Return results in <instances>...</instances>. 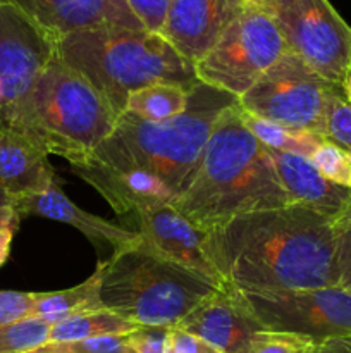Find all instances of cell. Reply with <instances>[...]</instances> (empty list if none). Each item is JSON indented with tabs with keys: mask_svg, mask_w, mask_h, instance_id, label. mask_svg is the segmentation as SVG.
Segmentation results:
<instances>
[{
	"mask_svg": "<svg viewBox=\"0 0 351 353\" xmlns=\"http://www.w3.org/2000/svg\"><path fill=\"white\" fill-rule=\"evenodd\" d=\"M203 250L237 292L339 286L334 217L298 203L234 217L206 231Z\"/></svg>",
	"mask_w": 351,
	"mask_h": 353,
	"instance_id": "obj_1",
	"label": "cell"
},
{
	"mask_svg": "<svg viewBox=\"0 0 351 353\" xmlns=\"http://www.w3.org/2000/svg\"><path fill=\"white\" fill-rule=\"evenodd\" d=\"M291 203L270 152L244 124L237 99L220 112L195 176L171 205L206 233L243 214Z\"/></svg>",
	"mask_w": 351,
	"mask_h": 353,
	"instance_id": "obj_2",
	"label": "cell"
},
{
	"mask_svg": "<svg viewBox=\"0 0 351 353\" xmlns=\"http://www.w3.org/2000/svg\"><path fill=\"white\" fill-rule=\"evenodd\" d=\"M234 102L237 97L198 81L189 90L188 105L178 116L148 121L126 110L112 134L86 162L153 174L178 196L195 176L220 112Z\"/></svg>",
	"mask_w": 351,
	"mask_h": 353,
	"instance_id": "obj_3",
	"label": "cell"
},
{
	"mask_svg": "<svg viewBox=\"0 0 351 353\" xmlns=\"http://www.w3.org/2000/svg\"><path fill=\"white\" fill-rule=\"evenodd\" d=\"M55 55L83 76L116 116L126 112L131 93L171 83L191 90L198 83L195 64L178 54L160 33L103 26L55 40Z\"/></svg>",
	"mask_w": 351,
	"mask_h": 353,
	"instance_id": "obj_4",
	"label": "cell"
},
{
	"mask_svg": "<svg viewBox=\"0 0 351 353\" xmlns=\"http://www.w3.org/2000/svg\"><path fill=\"white\" fill-rule=\"evenodd\" d=\"M117 119L107 100L55 55L2 124L74 165L92 157L116 130Z\"/></svg>",
	"mask_w": 351,
	"mask_h": 353,
	"instance_id": "obj_5",
	"label": "cell"
},
{
	"mask_svg": "<svg viewBox=\"0 0 351 353\" xmlns=\"http://www.w3.org/2000/svg\"><path fill=\"white\" fill-rule=\"evenodd\" d=\"M100 302L140 327H174L222 290L145 243L141 236L102 262Z\"/></svg>",
	"mask_w": 351,
	"mask_h": 353,
	"instance_id": "obj_6",
	"label": "cell"
},
{
	"mask_svg": "<svg viewBox=\"0 0 351 353\" xmlns=\"http://www.w3.org/2000/svg\"><path fill=\"white\" fill-rule=\"evenodd\" d=\"M288 52L272 17L257 0H248L212 50L195 64L196 78L240 99Z\"/></svg>",
	"mask_w": 351,
	"mask_h": 353,
	"instance_id": "obj_7",
	"label": "cell"
},
{
	"mask_svg": "<svg viewBox=\"0 0 351 353\" xmlns=\"http://www.w3.org/2000/svg\"><path fill=\"white\" fill-rule=\"evenodd\" d=\"M292 54L332 85L351 69V26L329 0H257Z\"/></svg>",
	"mask_w": 351,
	"mask_h": 353,
	"instance_id": "obj_8",
	"label": "cell"
},
{
	"mask_svg": "<svg viewBox=\"0 0 351 353\" xmlns=\"http://www.w3.org/2000/svg\"><path fill=\"white\" fill-rule=\"evenodd\" d=\"M334 86L339 85L326 81L298 55L288 52L240 97V105L260 119L326 138L327 99Z\"/></svg>",
	"mask_w": 351,
	"mask_h": 353,
	"instance_id": "obj_9",
	"label": "cell"
},
{
	"mask_svg": "<svg viewBox=\"0 0 351 353\" xmlns=\"http://www.w3.org/2000/svg\"><path fill=\"white\" fill-rule=\"evenodd\" d=\"M236 293L248 314L265 331L296 334L315 343L351 336V293L339 286L288 292L236 290Z\"/></svg>",
	"mask_w": 351,
	"mask_h": 353,
	"instance_id": "obj_10",
	"label": "cell"
},
{
	"mask_svg": "<svg viewBox=\"0 0 351 353\" xmlns=\"http://www.w3.org/2000/svg\"><path fill=\"white\" fill-rule=\"evenodd\" d=\"M55 57V38L21 9L0 0V123Z\"/></svg>",
	"mask_w": 351,
	"mask_h": 353,
	"instance_id": "obj_11",
	"label": "cell"
},
{
	"mask_svg": "<svg viewBox=\"0 0 351 353\" xmlns=\"http://www.w3.org/2000/svg\"><path fill=\"white\" fill-rule=\"evenodd\" d=\"M248 0H171L160 34L196 64L243 12Z\"/></svg>",
	"mask_w": 351,
	"mask_h": 353,
	"instance_id": "obj_12",
	"label": "cell"
},
{
	"mask_svg": "<svg viewBox=\"0 0 351 353\" xmlns=\"http://www.w3.org/2000/svg\"><path fill=\"white\" fill-rule=\"evenodd\" d=\"M134 217H136L138 234L145 243L178 264L184 265L189 271L200 274L212 285L227 288L203 250L206 233L189 223L171 203L143 207L134 212Z\"/></svg>",
	"mask_w": 351,
	"mask_h": 353,
	"instance_id": "obj_13",
	"label": "cell"
},
{
	"mask_svg": "<svg viewBox=\"0 0 351 353\" xmlns=\"http://www.w3.org/2000/svg\"><path fill=\"white\" fill-rule=\"evenodd\" d=\"M176 327L209 341L224 353H250L262 327L237 299L236 290L222 288L203 300Z\"/></svg>",
	"mask_w": 351,
	"mask_h": 353,
	"instance_id": "obj_14",
	"label": "cell"
},
{
	"mask_svg": "<svg viewBox=\"0 0 351 353\" xmlns=\"http://www.w3.org/2000/svg\"><path fill=\"white\" fill-rule=\"evenodd\" d=\"M55 40L65 34L103 26L145 30L143 24L110 0H7Z\"/></svg>",
	"mask_w": 351,
	"mask_h": 353,
	"instance_id": "obj_15",
	"label": "cell"
},
{
	"mask_svg": "<svg viewBox=\"0 0 351 353\" xmlns=\"http://www.w3.org/2000/svg\"><path fill=\"white\" fill-rule=\"evenodd\" d=\"M14 209L24 216H40L45 219L57 221V223L69 224V226L79 230L92 243L100 245L107 243L116 250L123 245L131 243L140 234L138 231H129L116 223L86 212L79 205H76L61 188V181H54L47 190L34 195L21 196L14 200Z\"/></svg>",
	"mask_w": 351,
	"mask_h": 353,
	"instance_id": "obj_16",
	"label": "cell"
},
{
	"mask_svg": "<svg viewBox=\"0 0 351 353\" xmlns=\"http://www.w3.org/2000/svg\"><path fill=\"white\" fill-rule=\"evenodd\" d=\"M71 171L95 188L117 214H134L143 207L172 203L176 199L167 185L143 171H116L92 162L71 165Z\"/></svg>",
	"mask_w": 351,
	"mask_h": 353,
	"instance_id": "obj_17",
	"label": "cell"
},
{
	"mask_svg": "<svg viewBox=\"0 0 351 353\" xmlns=\"http://www.w3.org/2000/svg\"><path fill=\"white\" fill-rule=\"evenodd\" d=\"M48 154L21 131L0 128V186L12 196L34 195L57 181Z\"/></svg>",
	"mask_w": 351,
	"mask_h": 353,
	"instance_id": "obj_18",
	"label": "cell"
},
{
	"mask_svg": "<svg viewBox=\"0 0 351 353\" xmlns=\"http://www.w3.org/2000/svg\"><path fill=\"white\" fill-rule=\"evenodd\" d=\"M268 152L279 181L292 203L336 217L351 200V190L329 181L312 159L272 148Z\"/></svg>",
	"mask_w": 351,
	"mask_h": 353,
	"instance_id": "obj_19",
	"label": "cell"
},
{
	"mask_svg": "<svg viewBox=\"0 0 351 353\" xmlns=\"http://www.w3.org/2000/svg\"><path fill=\"white\" fill-rule=\"evenodd\" d=\"M102 262L96 265L95 272L81 285L61 292L33 293L30 317H41L47 323H62L72 316L103 309L100 302V283H102Z\"/></svg>",
	"mask_w": 351,
	"mask_h": 353,
	"instance_id": "obj_20",
	"label": "cell"
},
{
	"mask_svg": "<svg viewBox=\"0 0 351 353\" xmlns=\"http://www.w3.org/2000/svg\"><path fill=\"white\" fill-rule=\"evenodd\" d=\"M133 323L120 317L112 310L100 309L93 312L78 314L62 323L54 324L48 343L81 341L98 336H124L136 330Z\"/></svg>",
	"mask_w": 351,
	"mask_h": 353,
	"instance_id": "obj_21",
	"label": "cell"
},
{
	"mask_svg": "<svg viewBox=\"0 0 351 353\" xmlns=\"http://www.w3.org/2000/svg\"><path fill=\"white\" fill-rule=\"evenodd\" d=\"M241 117H243L248 130L255 134V138L272 150L289 152V154H298L312 159L320 143L326 140L323 137L312 133V131L289 130L281 124L260 119V117L251 116L243 109H241Z\"/></svg>",
	"mask_w": 351,
	"mask_h": 353,
	"instance_id": "obj_22",
	"label": "cell"
},
{
	"mask_svg": "<svg viewBox=\"0 0 351 353\" xmlns=\"http://www.w3.org/2000/svg\"><path fill=\"white\" fill-rule=\"evenodd\" d=\"M188 90L171 83H155L131 93L126 110L148 121H164L181 114L188 105Z\"/></svg>",
	"mask_w": 351,
	"mask_h": 353,
	"instance_id": "obj_23",
	"label": "cell"
},
{
	"mask_svg": "<svg viewBox=\"0 0 351 353\" xmlns=\"http://www.w3.org/2000/svg\"><path fill=\"white\" fill-rule=\"evenodd\" d=\"M52 324L41 317H26L0 327V353H30L50 340Z\"/></svg>",
	"mask_w": 351,
	"mask_h": 353,
	"instance_id": "obj_24",
	"label": "cell"
},
{
	"mask_svg": "<svg viewBox=\"0 0 351 353\" xmlns=\"http://www.w3.org/2000/svg\"><path fill=\"white\" fill-rule=\"evenodd\" d=\"M326 140L351 152V105L344 97L343 86H334L327 99Z\"/></svg>",
	"mask_w": 351,
	"mask_h": 353,
	"instance_id": "obj_25",
	"label": "cell"
},
{
	"mask_svg": "<svg viewBox=\"0 0 351 353\" xmlns=\"http://www.w3.org/2000/svg\"><path fill=\"white\" fill-rule=\"evenodd\" d=\"M315 168L329 181L351 190V152L329 140H323L312 155Z\"/></svg>",
	"mask_w": 351,
	"mask_h": 353,
	"instance_id": "obj_26",
	"label": "cell"
},
{
	"mask_svg": "<svg viewBox=\"0 0 351 353\" xmlns=\"http://www.w3.org/2000/svg\"><path fill=\"white\" fill-rule=\"evenodd\" d=\"M336 233V264L339 274V288L351 293V200L334 217Z\"/></svg>",
	"mask_w": 351,
	"mask_h": 353,
	"instance_id": "obj_27",
	"label": "cell"
},
{
	"mask_svg": "<svg viewBox=\"0 0 351 353\" xmlns=\"http://www.w3.org/2000/svg\"><path fill=\"white\" fill-rule=\"evenodd\" d=\"M30 353H129L124 336H98L81 341L47 343Z\"/></svg>",
	"mask_w": 351,
	"mask_h": 353,
	"instance_id": "obj_28",
	"label": "cell"
},
{
	"mask_svg": "<svg viewBox=\"0 0 351 353\" xmlns=\"http://www.w3.org/2000/svg\"><path fill=\"white\" fill-rule=\"evenodd\" d=\"M315 343L306 338L275 331H258L251 340L250 353H305Z\"/></svg>",
	"mask_w": 351,
	"mask_h": 353,
	"instance_id": "obj_29",
	"label": "cell"
},
{
	"mask_svg": "<svg viewBox=\"0 0 351 353\" xmlns=\"http://www.w3.org/2000/svg\"><path fill=\"white\" fill-rule=\"evenodd\" d=\"M169 327H140L126 334L129 353H167Z\"/></svg>",
	"mask_w": 351,
	"mask_h": 353,
	"instance_id": "obj_30",
	"label": "cell"
},
{
	"mask_svg": "<svg viewBox=\"0 0 351 353\" xmlns=\"http://www.w3.org/2000/svg\"><path fill=\"white\" fill-rule=\"evenodd\" d=\"M171 0H126V6L133 16L143 24L145 30L160 33L165 23Z\"/></svg>",
	"mask_w": 351,
	"mask_h": 353,
	"instance_id": "obj_31",
	"label": "cell"
},
{
	"mask_svg": "<svg viewBox=\"0 0 351 353\" xmlns=\"http://www.w3.org/2000/svg\"><path fill=\"white\" fill-rule=\"evenodd\" d=\"M33 293L0 290V327L30 317Z\"/></svg>",
	"mask_w": 351,
	"mask_h": 353,
	"instance_id": "obj_32",
	"label": "cell"
},
{
	"mask_svg": "<svg viewBox=\"0 0 351 353\" xmlns=\"http://www.w3.org/2000/svg\"><path fill=\"white\" fill-rule=\"evenodd\" d=\"M167 353H224L209 341L179 327H169Z\"/></svg>",
	"mask_w": 351,
	"mask_h": 353,
	"instance_id": "obj_33",
	"label": "cell"
},
{
	"mask_svg": "<svg viewBox=\"0 0 351 353\" xmlns=\"http://www.w3.org/2000/svg\"><path fill=\"white\" fill-rule=\"evenodd\" d=\"M305 353H351V336L317 341Z\"/></svg>",
	"mask_w": 351,
	"mask_h": 353,
	"instance_id": "obj_34",
	"label": "cell"
},
{
	"mask_svg": "<svg viewBox=\"0 0 351 353\" xmlns=\"http://www.w3.org/2000/svg\"><path fill=\"white\" fill-rule=\"evenodd\" d=\"M21 219H23V217L19 216V212H17L12 205L2 207V209H0V231L2 230L17 231Z\"/></svg>",
	"mask_w": 351,
	"mask_h": 353,
	"instance_id": "obj_35",
	"label": "cell"
},
{
	"mask_svg": "<svg viewBox=\"0 0 351 353\" xmlns=\"http://www.w3.org/2000/svg\"><path fill=\"white\" fill-rule=\"evenodd\" d=\"M16 231L12 230H2L0 231V268L6 264L10 254V245H12V238Z\"/></svg>",
	"mask_w": 351,
	"mask_h": 353,
	"instance_id": "obj_36",
	"label": "cell"
},
{
	"mask_svg": "<svg viewBox=\"0 0 351 353\" xmlns=\"http://www.w3.org/2000/svg\"><path fill=\"white\" fill-rule=\"evenodd\" d=\"M10 205H14L12 196H10L9 193L0 186V209H2V207H10Z\"/></svg>",
	"mask_w": 351,
	"mask_h": 353,
	"instance_id": "obj_37",
	"label": "cell"
},
{
	"mask_svg": "<svg viewBox=\"0 0 351 353\" xmlns=\"http://www.w3.org/2000/svg\"><path fill=\"white\" fill-rule=\"evenodd\" d=\"M343 92H344V97H346L348 103L351 105V69H350V72H348L346 79H344V83H343Z\"/></svg>",
	"mask_w": 351,
	"mask_h": 353,
	"instance_id": "obj_38",
	"label": "cell"
},
{
	"mask_svg": "<svg viewBox=\"0 0 351 353\" xmlns=\"http://www.w3.org/2000/svg\"><path fill=\"white\" fill-rule=\"evenodd\" d=\"M0 107H2V93H0Z\"/></svg>",
	"mask_w": 351,
	"mask_h": 353,
	"instance_id": "obj_39",
	"label": "cell"
},
{
	"mask_svg": "<svg viewBox=\"0 0 351 353\" xmlns=\"http://www.w3.org/2000/svg\"><path fill=\"white\" fill-rule=\"evenodd\" d=\"M0 128H2V123H0Z\"/></svg>",
	"mask_w": 351,
	"mask_h": 353,
	"instance_id": "obj_40",
	"label": "cell"
}]
</instances>
